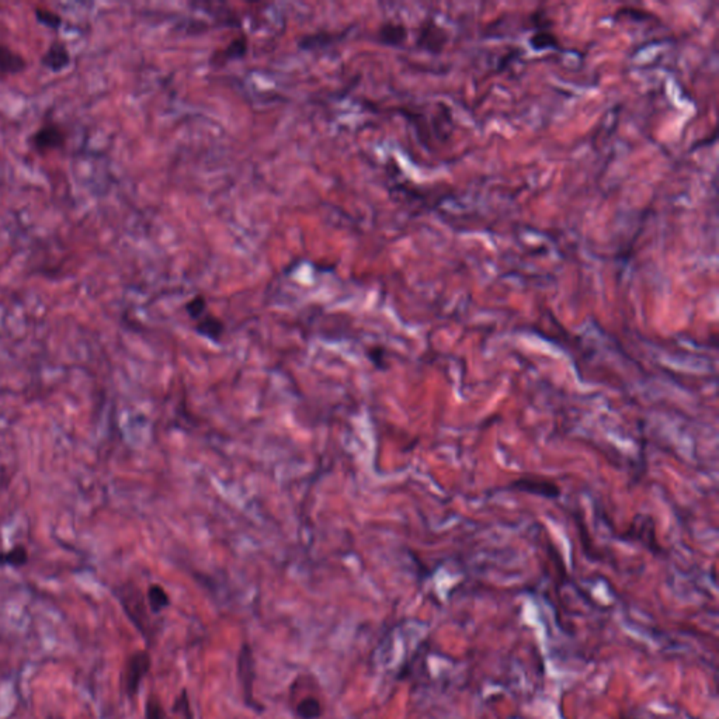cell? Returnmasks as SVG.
<instances>
[{
    "instance_id": "obj_13",
    "label": "cell",
    "mask_w": 719,
    "mask_h": 719,
    "mask_svg": "<svg viewBox=\"0 0 719 719\" xmlns=\"http://www.w3.org/2000/svg\"><path fill=\"white\" fill-rule=\"evenodd\" d=\"M145 719H168L166 713L156 696H151L146 701Z\"/></svg>"
},
{
    "instance_id": "obj_7",
    "label": "cell",
    "mask_w": 719,
    "mask_h": 719,
    "mask_svg": "<svg viewBox=\"0 0 719 719\" xmlns=\"http://www.w3.org/2000/svg\"><path fill=\"white\" fill-rule=\"evenodd\" d=\"M123 606L130 615V618L134 621V624L138 627L139 631L145 634L146 631V614L144 610V603L139 597H132L130 594H125V597H121Z\"/></svg>"
},
{
    "instance_id": "obj_6",
    "label": "cell",
    "mask_w": 719,
    "mask_h": 719,
    "mask_svg": "<svg viewBox=\"0 0 719 719\" xmlns=\"http://www.w3.org/2000/svg\"><path fill=\"white\" fill-rule=\"evenodd\" d=\"M196 332L199 335L204 336L206 339H210V340L218 343L224 336L225 325L220 318H217L214 315H204L203 318H200L197 320Z\"/></svg>"
},
{
    "instance_id": "obj_4",
    "label": "cell",
    "mask_w": 719,
    "mask_h": 719,
    "mask_svg": "<svg viewBox=\"0 0 719 719\" xmlns=\"http://www.w3.org/2000/svg\"><path fill=\"white\" fill-rule=\"evenodd\" d=\"M39 62H41L42 68H45L46 70L59 73V72L68 69V66L72 62V56H70V52H69L66 44L61 39H55L48 46V49L42 54Z\"/></svg>"
},
{
    "instance_id": "obj_14",
    "label": "cell",
    "mask_w": 719,
    "mask_h": 719,
    "mask_svg": "<svg viewBox=\"0 0 719 719\" xmlns=\"http://www.w3.org/2000/svg\"><path fill=\"white\" fill-rule=\"evenodd\" d=\"M206 308H207V302H206L204 296H201V295L194 296V298H193L192 301H189V302H187V305H186V311H187V313L190 315V318H193V319H196V320H199L200 318H203V316H204V313H206Z\"/></svg>"
},
{
    "instance_id": "obj_5",
    "label": "cell",
    "mask_w": 719,
    "mask_h": 719,
    "mask_svg": "<svg viewBox=\"0 0 719 719\" xmlns=\"http://www.w3.org/2000/svg\"><path fill=\"white\" fill-rule=\"evenodd\" d=\"M25 69V58L7 45L0 44V75H18Z\"/></svg>"
},
{
    "instance_id": "obj_15",
    "label": "cell",
    "mask_w": 719,
    "mask_h": 719,
    "mask_svg": "<svg viewBox=\"0 0 719 719\" xmlns=\"http://www.w3.org/2000/svg\"><path fill=\"white\" fill-rule=\"evenodd\" d=\"M173 711L177 713V714H182V718L183 719H193V714H192V710H190V704H189V699H187V693L186 692H183L182 696L175 703Z\"/></svg>"
},
{
    "instance_id": "obj_1",
    "label": "cell",
    "mask_w": 719,
    "mask_h": 719,
    "mask_svg": "<svg viewBox=\"0 0 719 719\" xmlns=\"http://www.w3.org/2000/svg\"><path fill=\"white\" fill-rule=\"evenodd\" d=\"M151 655L145 651H138L128 658L124 669V689L128 697H134L138 693L144 677L151 670Z\"/></svg>"
},
{
    "instance_id": "obj_16",
    "label": "cell",
    "mask_w": 719,
    "mask_h": 719,
    "mask_svg": "<svg viewBox=\"0 0 719 719\" xmlns=\"http://www.w3.org/2000/svg\"><path fill=\"white\" fill-rule=\"evenodd\" d=\"M368 358L374 363L377 368H385V354L382 347H374L367 351Z\"/></svg>"
},
{
    "instance_id": "obj_9",
    "label": "cell",
    "mask_w": 719,
    "mask_h": 719,
    "mask_svg": "<svg viewBox=\"0 0 719 719\" xmlns=\"http://www.w3.org/2000/svg\"><path fill=\"white\" fill-rule=\"evenodd\" d=\"M28 561V552L23 545H17L7 552H0V566H23Z\"/></svg>"
},
{
    "instance_id": "obj_8",
    "label": "cell",
    "mask_w": 719,
    "mask_h": 719,
    "mask_svg": "<svg viewBox=\"0 0 719 719\" xmlns=\"http://www.w3.org/2000/svg\"><path fill=\"white\" fill-rule=\"evenodd\" d=\"M148 603L154 613H159L170 604V599L162 586L152 584L148 589Z\"/></svg>"
},
{
    "instance_id": "obj_10",
    "label": "cell",
    "mask_w": 719,
    "mask_h": 719,
    "mask_svg": "<svg viewBox=\"0 0 719 719\" xmlns=\"http://www.w3.org/2000/svg\"><path fill=\"white\" fill-rule=\"evenodd\" d=\"M34 15H35V20L41 24V25H45L46 28H51V30H59L61 25H62V17L61 14L52 11L51 8H46V7H37L34 10Z\"/></svg>"
},
{
    "instance_id": "obj_3",
    "label": "cell",
    "mask_w": 719,
    "mask_h": 719,
    "mask_svg": "<svg viewBox=\"0 0 719 719\" xmlns=\"http://www.w3.org/2000/svg\"><path fill=\"white\" fill-rule=\"evenodd\" d=\"M238 673H239L242 690H243V699L244 703L249 707H258L253 700V682H254V659L250 648L247 645H243L239 652L238 659Z\"/></svg>"
},
{
    "instance_id": "obj_2",
    "label": "cell",
    "mask_w": 719,
    "mask_h": 719,
    "mask_svg": "<svg viewBox=\"0 0 719 719\" xmlns=\"http://www.w3.org/2000/svg\"><path fill=\"white\" fill-rule=\"evenodd\" d=\"M28 141L35 152L45 155L52 151L61 149L66 142V134L58 124L48 123L41 125L37 131H34Z\"/></svg>"
},
{
    "instance_id": "obj_11",
    "label": "cell",
    "mask_w": 719,
    "mask_h": 719,
    "mask_svg": "<svg viewBox=\"0 0 719 719\" xmlns=\"http://www.w3.org/2000/svg\"><path fill=\"white\" fill-rule=\"evenodd\" d=\"M322 708L318 700L305 699L296 706V715L301 719H316L320 717Z\"/></svg>"
},
{
    "instance_id": "obj_12",
    "label": "cell",
    "mask_w": 719,
    "mask_h": 719,
    "mask_svg": "<svg viewBox=\"0 0 719 719\" xmlns=\"http://www.w3.org/2000/svg\"><path fill=\"white\" fill-rule=\"evenodd\" d=\"M381 37L388 44H401L406 37V31L402 25L388 24L381 30Z\"/></svg>"
}]
</instances>
